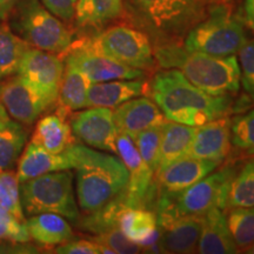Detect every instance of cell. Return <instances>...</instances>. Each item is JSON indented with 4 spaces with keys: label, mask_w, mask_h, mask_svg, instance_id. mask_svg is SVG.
Instances as JSON below:
<instances>
[{
    "label": "cell",
    "mask_w": 254,
    "mask_h": 254,
    "mask_svg": "<svg viewBox=\"0 0 254 254\" xmlns=\"http://www.w3.org/2000/svg\"><path fill=\"white\" fill-rule=\"evenodd\" d=\"M20 201L24 213H56L77 224L80 219L69 170L43 174L20 183Z\"/></svg>",
    "instance_id": "52a82bcc"
},
{
    "label": "cell",
    "mask_w": 254,
    "mask_h": 254,
    "mask_svg": "<svg viewBox=\"0 0 254 254\" xmlns=\"http://www.w3.org/2000/svg\"><path fill=\"white\" fill-rule=\"evenodd\" d=\"M123 14L124 0H78L74 17L81 27H101Z\"/></svg>",
    "instance_id": "4316f807"
},
{
    "label": "cell",
    "mask_w": 254,
    "mask_h": 254,
    "mask_svg": "<svg viewBox=\"0 0 254 254\" xmlns=\"http://www.w3.org/2000/svg\"><path fill=\"white\" fill-rule=\"evenodd\" d=\"M244 12L249 26L254 31V0H245L244 2Z\"/></svg>",
    "instance_id": "b9f144b4"
},
{
    "label": "cell",
    "mask_w": 254,
    "mask_h": 254,
    "mask_svg": "<svg viewBox=\"0 0 254 254\" xmlns=\"http://www.w3.org/2000/svg\"><path fill=\"white\" fill-rule=\"evenodd\" d=\"M240 82L254 104V40L246 41L239 50Z\"/></svg>",
    "instance_id": "8d00e7d4"
},
{
    "label": "cell",
    "mask_w": 254,
    "mask_h": 254,
    "mask_svg": "<svg viewBox=\"0 0 254 254\" xmlns=\"http://www.w3.org/2000/svg\"><path fill=\"white\" fill-rule=\"evenodd\" d=\"M91 84L90 79L80 69L65 63L58 94L60 107L66 111H79L87 107V94Z\"/></svg>",
    "instance_id": "484cf974"
},
{
    "label": "cell",
    "mask_w": 254,
    "mask_h": 254,
    "mask_svg": "<svg viewBox=\"0 0 254 254\" xmlns=\"http://www.w3.org/2000/svg\"><path fill=\"white\" fill-rule=\"evenodd\" d=\"M231 145L241 153L254 155V110L231 119Z\"/></svg>",
    "instance_id": "836d02e7"
},
{
    "label": "cell",
    "mask_w": 254,
    "mask_h": 254,
    "mask_svg": "<svg viewBox=\"0 0 254 254\" xmlns=\"http://www.w3.org/2000/svg\"><path fill=\"white\" fill-rule=\"evenodd\" d=\"M67 111L60 107L58 113L49 114L38 122L31 141L51 153L60 154L73 145V133L66 122Z\"/></svg>",
    "instance_id": "7402d4cb"
},
{
    "label": "cell",
    "mask_w": 254,
    "mask_h": 254,
    "mask_svg": "<svg viewBox=\"0 0 254 254\" xmlns=\"http://www.w3.org/2000/svg\"><path fill=\"white\" fill-rule=\"evenodd\" d=\"M51 13L63 20H71L75 15L78 0H41Z\"/></svg>",
    "instance_id": "ab89813d"
},
{
    "label": "cell",
    "mask_w": 254,
    "mask_h": 254,
    "mask_svg": "<svg viewBox=\"0 0 254 254\" xmlns=\"http://www.w3.org/2000/svg\"><path fill=\"white\" fill-rule=\"evenodd\" d=\"M196 252L201 254H233L239 252L228 227L224 209L214 207L204 214Z\"/></svg>",
    "instance_id": "ffe728a7"
},
{
    "label": "cell",
    "mask_w": 254,
    "mask_h": 254,
    "mask_svg": "<svg viewBox=\"0 0 254 254\" xmlns=\"http://www.w3.org/2000/svg\"><path fill=\"white\" fill-rule=\"evenodd\" d=\"M244 252L250 253V254H254V244H252V245H250L249 247H246V249L244 250Z\"/></svg>",
    "instance_id": "f6af8a7d"
},
{
    "label": "cell",
    "mask_w": 254,
    "mask_h": 254,
    "mask_svg": "<svg viewBox=\"0 0 254 254\" xmlns=\"http://www.w3.org/2000/svg\"><path fill=\"white\" fill-rule=\"evenodd\" d=\"M64 62L80 69L91 82H103L120 79L144 78V71L127 66L105 57L88 47L82 40L73 41L66 51Z\"/></svg>",
    "instance_id": "7c38bea8"
},
{
    "label": "cell",
    "mask_w": 254,
    "mask_h": 254,
    "mask_svg": "<svg viewBox=\"0 0 254 254\" xmlns=\"http://www.w3.org/2000/svg\"><path fill=\"white\" fill-rule=\"evenodd\" d=\"M28 46L5 21L0 23V79L11 77L18 72Z\"/></svg>",
    "instance_id": "f1b7e54d"
},
{
    "label": "cell",
    "mask_w": 254,
    "mask_h": 254,
    "mask_svg": "<svg viewBox=\"0 0 254 254\" xmlns=\"http://www.w3.org/2000/svg\"><path fill=\"white\" fill-rule=\"evenodd\" d=\"M119 230L127 239L142 249L152 246L159 239L157 214L148 208H126L120 215Z\"/></svg>",
    "instance_id": "603a6c76"
},
{
    "label": "cell",
    "mask_w": 254,
    "mask_h": 254,
    "mask_svg": "<svg viewBox=\"0 0 254 254\" xmlns=\"http://www.w3.org/2000/svg\"><path fill=\"white\" fill-rule=\"evenodd\" d=\"M26 225L31 239L44 247L58 246L73 238L71 225L65 218L56 213L30 215Z\"/></svg>",
    "instance_id": "d4e9b609"
},
{
    "label": "cell",
    "mask_w": 254,
    "mask_h": 254,
    "mask_svg": "<svg viewBox=\"0 0 254 254\" xmlns=\"http://www.w3.org/2000/svg\"><path fill=\"white\" fill-rule=\"evenodd\" d=\"M64 153L75 170L78 205L84 213L98 211L127 190L128 171L117 155L74 144Z\"/></svg>",
    "instance_id": "3957f363"
},
{
    "label": "cell",
    "mask_w": 254,
    "mask_h": 254,
    "mask_svg": "<svg viewBox=\"0 0 254 254\" xmlns=\"http://www.w3.org/2000/svg\"><path fill=\"white\" fill-rule=\"evenodd\" d=\"M224 0H124L132 25L155 45L178 44Z\"/></svg>",
    "instance_id": "7a4b0ae2"
},
{
    "label": "cell",
    "mask_w": 254,
    "mask_h": 254,
    "mask_svg": "<svg viewBox=\"0 0 254 254\" xmlns=\"http://www.w3.org/2000/svg\"><path fill=\"white\" fill-rule=\"evenodd\" d=\"M147 86L144 78L92 82L88 88L87 107L116 109L125 101L147 94Z\"/></svg>",
    "instance_id": "d6986e66"
},
{
    "label": "cell",
    "mask_w": 254,
    "mask_h": 254,
    "mask_svg": "<svg viewBox=\"0 0 254 254\" xmlns=\"http://www.w3.org/2000/svg\"><path fill=\"white\" fill-rule=\"evenodd\" d=\"M204 215H185L168 221L161 228L159 250L164 253H194L201 234Z\"/></svg>",
    "instance_id": "ac0fdd59"
},
{
    "label": "cell",
    "mask_w": 254,
    "mask_h": 254,
    "mask_svg": "<svg viewBox=\"0 0 254 254\" xmlns=\"http://www.w3.org/2000/svg\"><path fill=\"white\" fill-rule=\"evenodd\" d=\"M161 132H163V125L154 126L141 132L134 139L139 154L154 173L157 172L159 165Z\"/></svg>",
    "instance_id": "e575fe53"
},
{
    "label": "cell",
    "mask_w": 254,
    "mask_h": 254,
    "mask_svg": "<svg viewBox=\"0 0 254 254\" xmlns=\"http://www.w3.org/2000/svg\"><path fill=\"white\" fill-rule=\"evenodd\" d=\"M161 68H176L194 86L212 95H234L240 88V65L236 56L190 52L178 44L153 46Z\"/></svg>",
    "instance_id": "277c9868"
},
{
    "label": "cell",
    "mask_w": 254,
    "mask_h": 254,
    "mask_svg": "<svg viewBox=\"0 0 254 254\" xmlns=\"http://www.w3.org/2000/svg\"><path fill=\"white\" fill-rule=\"evenodd\" d=\"M55 252L59 254H100L101 245L94 240H68L57 246Z\"/></svg>",
    "instance_id": "f35d334b"
},
{
    "label": "cell",
    "mask_w": 254,
    "mask_h": 254,
    "mask_svg": "<svg viewBox=\"0 0 254 254\" xmlns=\"http://www.w3.org/2000/svg\"><path fill=\"white\" fill-rule=\"evenodd\" d=\"M0 103L15 122L31 125L51 106L39 91L20 75L0 84Z\"/></svg>",
    "instance_id": "5bb4252c"
},
{
    "label": "cell",
    "mask_w": 254,
    "mask_h": 254,
    "mask_svg": "<svg viewBox=\"0 0 254 254\" xmlns=\"http://www.w3.org/2000/svg\"><path fill=\"white\" fill-rule=\"evenodd\" d=\"M246 41L243 21L232 13L227 2L221 1L186 34L184 47L190 52L226 57L239 52Z\"/></svg>",
    "instance_id": "8992f818"
},
{
    "label": "cell",
    "mask_w": 254,
    "mask_h": 254,
    "mask_svg": "<svg viewBox=\"0 0 254 254\" xmlns=\"http://www.w3.org/2000/svg\"><path fill=\"white\" fill-rule=\"evenodd\" d=\"M27 140V131L20 123L7 120L0 127V172L12 170Z\"/></svg>",
    "instance_id": "f546056e"
},
{
    "label": "cell",
    "mask_w": 254,
    "mask_h": 254,
    "mask_svg": "<svg viewBox=\"0 0 254 254\" xmlns=\"http://www.w3.org/2000/svg\"><path fill=\"white\" fill-rule=\"evenodd\" d=\"M254 206V157L238 168L232 180L227 208Z\"/></svg>",
    "instance_id": "4dcf8cb0"
},
{
    "label": "cell",
    "mask_w": 254,
    "mask_h": 254,
    "mask_svg": "<svg viewBox=\"0 0 254 254\" xmlns=\"http://www.w3.org/2000/svg\"><path fill=\"white\" fill-rule=\"evenodd\" d=\"M69 126L75 138L90 147L117 153L118 131L111 109L92 107L73 114Z\"/></svg>",
    "instance_id": "4fadbf2b"
},
{
    "label": "cell",
    "mask_w": 254,
    "mask_h": 254,
    "mask_svg": "<svg viewBox=\"0 0 254 254\" xmlns=\"http://www.w3.org/2000/svg\"><path fill=\"white\" fill-rule=\"evenodd\" d=\"M219 163L206 159L184 157L155 173L157 189L160 193H179L200 182L217 170Z\"/></svg>",
    "instance_id": "9a60e30c"
},
{
    "label": "cell",
    "mask_w": 254,
    "mask_h": 254,
    "mask_svg": "<svg viewBox=\"0 0 254 254\" xmlns=\"http://www.w3.org/2000/svg\"><path fill=\"white\" fill-rule=\"evenodd\" d=\"M19 0H0V20L5 19Z\"/></svg>",
    "instance_id": "7bdbcfd3"
},
{
    "label": "cell",
    "mask_w": 254,
    "mask_h": 254,
    "mask_svg": "<svg viewBox=\"0 0 254 254\" xmlns=\"http://www.w3.org/2000/svg\"><path fill=\"white\" fill-rule=\"evenodd\" d=\"M126 208H128L127 190L98 211L88 213L82 218L80 217L77 225L81 230L90 232V233H105V232L119 227L120 215Z\"/></svg>",
    "instance_id": "83f0119b"
},
{
    "label": "cell",
    "mask_w": 254,
    "mask_h": 254,
    "mask_svg": "<svg viewBox=\"0 0 254 254\" xmlns=\"http://www.w3.org/2000/svg\"><path fill=\"white\" fill-rule=\"evenodd\" d=\"M9 13L15 33L30 46L56 55L71 47L72 32L39 0H19Z\"/></svg>",
    "instance_id": "ba28073f"
},
{
    "label": "cell",
    "mask_w": 254,
    "mask_h": 254,
    "mask_svg": "<svg viewBox=\"0 0 254 254\" xmlns=\"http://www.w3.org/2000/svg\"><path fill=\"white\" fill-rule=\"evenodd\" d=\"M0 240L11 243H28L31 240L26 221L19 220L13 214L0 212Z\"/></svg>",
    "instance_id": "d590c367"
},
{
    "label": "cell",
    "mask_w": 254,
    "mask_h": 254,
    "mask_svg": "<svg viewBox=\"0 0 254 254\" xmlns=\"http://www.w3.org/2000/svg\"><path fill=\"white\" fill-rule=\"evenodd\" d=\"M82 41L95 52L131 67L152 71L157 65L151 39L131 25H114Z\"/></svg>",
    "instance_id": "9c48e42d"
},
{
    "label": "cell",
    "mask_w": 254,
    "mask_h": 254,
    "mask_svg": "<svg viewBox=\"0 0 254 254\" xmlns=\"http://www.w3.org/2000/svg\"><path fill=\"white\" fill-rule=\"evenodd\" d=\"M8 119H9V116L7 114V112H6V110L4 109V106H2L1 103H0V127L4 125Z\"/></svg>",
    "instance_id": "ee69618b"
},
{
    "label": "cell",
    "mask_w": 254,
    "mask_h": 254,
    "mask_svg": "<svg viewBox=\"0 0 254 254\" xmlns=\"http://www.w3.org/2000/svg\"><path fill=\"white\" fill-rule=\"evenodd\" d=\"M113 120L118 133L127 134L133 140L146 129L167 122L158 105L146 97L134 98L119 105L113 112Z\"/></svg>",
    "instance_id": "2e32d148"
},
{
    "label": "cell",
    "mask_w": 254,
    "mask_h": 254,
    "mask_svg": "<svg viewBox=\"0 0 254 254\" xmlns=\"http://www.w3.org/2000/svg\"><path fill=\"white\" fill-rule=\"evenodd\" d=\"M231 151V118L214 119L196 128L189 155L222 163Z\"/></svg>",
    "instance_id": "e0dca14e"
},
{
    "label": "cell",
    "mask_w": 254,
    "mask_h": 254,
    "mask_svg": "<svg viewBox=\"0 0 254 254\" xmlns=\"http://www.w3.org/2000/svg\"><path fill=\"white\" fill-rule=\"evenodd\" d=\"M20 184L13 170L0 172V212L13 214L19 220L26 221L20 201Z\"/></svg>",
    "instance_id": "d6a6232c"
},
{
    "label": "cell",
    "mask_w": 254,
    "mask_h": 254,
    "mask_svg": "<svg viewBox=\"0 0 254 254\" xmlns=\"http://www.w3.org/2000/svg\"><path fill=\"white\" fill-rule=\"evenodd\" d=\"M239 166L230 164L213 171L179 193H157L155 207L159 226L185 215H204L218 207L226 211L230 186Z\"/></svg>",
    "instance_id": "5b68a950"
},
{
    "label": "cell",
    "mask_w": 254,
    "mask_h": 254,
    "mask_svg": "<svg viewBox=\"0 0 254 254\" xmlns=\"http://www.w3.org/2000/svg\"><path fill=\"white\" fill-rule=\"evenodd\" d=\"M227 224L238 249L254 244V206L228 208Z\"/></svg>",
    "instance_id": "1f68e13d"
},
{
    "label": "cell",
    "mask_w": 254,
    "mask_h": 254,
    "mask_svg": "<svg viewBox=\"0 0 254 254\" xmlns=\"http://www.w3.org/2000/svg\"><path fill=\"white\" fill-rule=\"evenodd\" d=\"M147 84V94L165 118L184 125L199 127L228 116L233 106L232 95L206 93L176 68L161 69Z\"/></svg>",
    "instance_id": "6da1fadb"
},
{
    "label": "cell",
    "mask_w": 254,
    "mask_h": 254,
    "mask_svg": "<svg viewBox=\"0 0 254 254\" xmlns=\"http://www.w3.org/2000/svg\"><path fill=\"white\" fill-rule=\"evenodd\" d=\"M117 154L128 171L129 180L127 186L128 207L148 208L155 205L157 184H154V172L139 154L134 140L127 134L118 133Z\"/></svg>",
    "instance_id": "30bf717a"
},
{
    "label": "cell",
    "mask_w": 254,
    "mask_h": 254,
    "mask_svg": "<svg viewBox=\"0 0 254 254\" xmlns=\"http://www.w3.org/2000/svg\"><path fill=\"white\" fill-rule=\"evenodd\" d=\"M64 69L65 63L59 55L28 46L17 74L39 91L52 106L58 101Z\"/></svg>",
    "instance_id": "8fae6325"
},
{
    "label": "cell",
    "mask_w": 254,
    "mask_h": 254,
    "mask_svg": "<svg viewBox=\"0 0 254 254\" xmlns=\"http://www.w3.org/2000/svg\"><path fill=\"white\" fill-rule=\"evenodd\" d=\"M72 165L66 154H55L30 141L20 155L17 171L19 184L33 179L43 174L57 172V171L71 170Z\"/></svg>",
    "instance_id": "44dd1931"
},
{
    "label": "cell",
    "mask_w": 254,
    "mask_h": 254,
    "mask_svg": "<svg viewBox=\"0 0 254 254\" xmlns=\"http://www.w3.org/2000/svg\"><path fill=\"white\" fill-rule=\"evenodd\" d=\"M196 127L167 120L163 125L158 171L189 155ZM155 172V173H157Z\"/></svg>",
    "instance_id": "cb8c5ba5"
},
{
    "label": "cell",
    "mask_w": 254,
    "mask_h": 254,
    "mask_svg": "<svg viewBox=\"0 0 254 254\" xmlns=\"http://www.w3.org/2000/svg\"><path fill=\"white\" fill-rule=\"evenodd\" d=\"M26 243H17V245H2L0 246L1 253H37L38 249L36 246L25 245Z\"/></svg>",
    "instance_id": "60d3db41"
},
{
    "label": "cell",
    "mask_w": 254,
    "mask_h": 254,
    "mask_svg": "<svg viewBox=\"0 0 254 254\" xmlns=\"http://www.w3.org/2000/svg\"><path fill=\"white\" fill-rule=\"evenodd\" d=\"M93 240L97 241L100 245L106 246L113 253L133 254L140 253L141 250H144L140 245L127 239L123 234V232L119 230V227L113 228V230L109 232H105V233L98 234V237H95Z\"/></svg>",
    "instance_id": "74e56055"
}]
</instances>
